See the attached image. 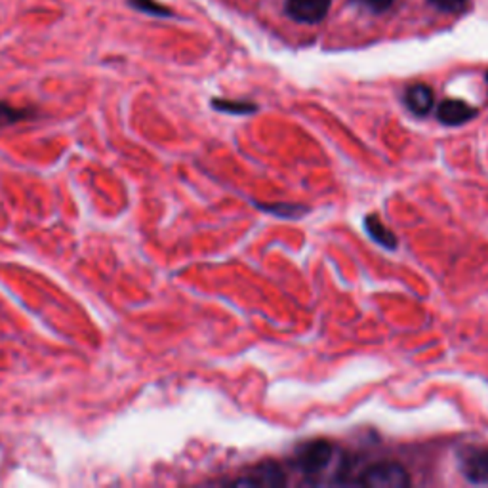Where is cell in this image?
I'll use <instances>...</instances> for the list:
<instances>
[{
	"instance_id": "cell-5",
	"label": "cell",
	"mask_w": 488,
	"mask_h": 488,
	"mask_svg": "<svg viewBox=\"0 0 488 488\" xmlns=\"http://www.w3.org/2000/svg\"><path fill=\"white\" fill-rule=\"evenodd\" d=\"M462 472L474 484L488 483V448H469L462 456Z\"/></svg>"
},
{
	"instance_id": "cell-11",
	"label": "cell",
	"mask_w": 488,
	"mask_h": 488,
	"mask_svg": "<svg viewBox=\"0 0 488 488\" xmlns=\"http://www.w3.org/2000/svg\"><path fill=\"white\" fill-rule=\"evenodd\" d=\"M129 5L138 12L155 15V17H172L174 15L170 8L162 6L160 3H157V0H129Z\"/></svg>"
},
{
	"instance_id": "cell-8",
	"label": "cell",
	"mask_w": 488,
	"mask_h": 488,
	"mask_svg": "<svg viewBox=\"0 0 488 488\" xmlns=\"http://www.w3.org/2000/svg\"><path fill=\"white\" fill-rule=\"evenodd\" d=\"M365 227L368 231L370 237L378 243V244H382L386 248H397V237L393 234L391 229H388L382 220L378 218L376 214H370L368 218L365 220Z\"/></svg>"
},
{
	"instance_id": "cell-3",
	"label": "cell",
	"mask_w": 488,
	"mask_h": 488,
	"mask_svg": "<svg viewBox=\"0 0 488 488\" xmlns=\"http://www.w3.org/2000/svg\"><path fill=\"white\" fill-rule=\"evenodd\" d=\"M330 6L332 0H286L284 12L298 24L315 25L329 15Z\"/></svg>"
},
{
	"instance_id": "cell-7",
	"label": "cell",
	"mask_w": 488,
	"mask_h": 488,
	"mask_svg": "<svg viewBox=\"0 0 488 488\" xmlns=\"http://www.w3.org/2000/svg\"><path fill=\"white\" fill-rule=\"evenodd\" d=\"M405 103L414 115L426 117L433 111V107H435V96H433L431 86L424 82H416L407 88Z\"/></svg>"
},
{
	"instance_id": "cell-6",
	"label": "cell",
	"mask_w": 488,
	"mask_h": 488,
	"mask_svg": "<svg viewBox=\"0 0 488 488\" xmlns=\"http://www.w3.org/2000/svg\"><path fill=\"white\" fill-rule=\"evenodd\" d=\"M477 117V110L462 100H443L437 105V119L448 126H460Z\"/></svg>"
},
{
	"instance_id": "cell-4",
	"label": "cell",
	"mask_w": 488,
	"mask_h": 488,
	"mask_svg": "<svg viewBox=\"0 0 488 488\" xmlns=\"http://www.w3.org/2000/svg\"><path fill=\"white\" fill-rule=\"evenodd\" d=\"M286 483L284 472L275 462H263L252 469L250 474L244 477L233 481V484L237 486H263V488H273V486H282Z\"/></svg>"
},
{
	"instance_id": "cell-9",
	"label": "cell",
	"mask_w": 488,
	"mask_h": 488,
	"mask_svg": "<svg viewBox=\"0 0 488 488\" xmlns=\"http://www.w3.org/2000/svg\"><path fill=\"white\" fill-rule=\"evenodd\" d=\"M33 119L31 110H24V107H14L8 101H0V129L5 126H14L17 122H24Z\"/></svg>"
},
{
	"instance_id": "cell-1",
	"label": "cell",
	"mask_w": 488,
	"mask_h": 488,
	"mask_svg": "<svg viewBox=\"0 0 488 488\" xmlns=\"http://www.w3.org/2000/svg\"><path fill=\"white\" fill-rule=\"evenodd\" d=\"M359 484L370 488H405L410 486V474L401 464L382 462L367 467L359 477Z\"/></svg>"
},
{
	"instance_id": "cell-13",
	"label": "cell",
	"mask_w": 488,
	"mask_h": 488,
	"mask_svg": "<svg viewBox=\"0 0 488 488\" xmlns=\"http://www.w3.org/2000/svg\"><path fill=\"white\" fill-rule=\"evenodd\" d=\"M357 3L367 6L374 14H382L393 6L395 0H357Z\"/></svg>"
},
{
	"instance_id": "cell-14",
	"label": "cell",
	"mask_w": 488,
	"mask_h": 488,
	"mask_svg": "<svg viewBox=\"0 0 488 488\" xmlns=\"http://www.w3.org/2000/svg\"><path fill=\"white\" fill-rule=\"evenodd\" d=\"M486 82H488V73H486Z\"/></svg>"
},
{
	"instance_id": "cell-12",
	"label": "cell",
	"mask_w": 488,
	"mask_h": 488,
	"mask_svg": "<svg viewBox=\"0 0 488 488\" xmlns=\"http://www.w3.org/2000/svg\"><path fill=\"white\" fill-rule=\"evenodd\" d=\"M427 5L445 14H464L472 6V0H427Z\"/></svg>"
},
{
	"instance_id": "cell-2",
	"label": "cell",
	"mask_w": 488,
	"mask_h": 488,
	"mask_svg": "<svg viewBox=\"0 0 488 488\" xmlns=\"http://www.w3.org/2000/svg\"><path fill=\"white\" fill-rule=\"evenodd\" d=\"M334 458V446L327 441H313L296 452V465L303 475H319Z\"/></svg>"
},
{
	"instance_id": "cell-10",
	"label": "cell",
	"mask_w": 488,
	"mask_h": 488,
	"mask_svg": "<svg viewBox=\"0 0 488 488\" xmlns=\"http://www.w3.org/2000/svg\"><path fill=\"white\" fill-rule=\"evenodd\" d=\"M214 110L231 113V115H250L254 113L258 107L254 103H246V101H231V100H212Z\"/></svg>"
}]
</instances>
